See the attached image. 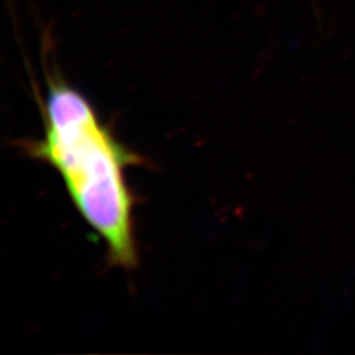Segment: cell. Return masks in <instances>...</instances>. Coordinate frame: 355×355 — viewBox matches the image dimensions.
I'll return each instance as SVG.
<instances>
[{
  "label": "cell",
  "instance_id": "obj_1",
  "mask_svg": "<svg viewBox=\"0 0 355 355\" xmlns=\"http://www.w3.org/2000/svg\"><path fill=\"white\" fill-rule=\"evenodd\" d=\"M45 76L44 135L23 148L58 173L74 208L104 242L108 262L135 270L139 263L136 198L127 171L145 161L117 140L89 99L57 70L46 66Z\"/></svg>",
  "mask_w": 355,
  "mask_h": 355
}]
</instances>
